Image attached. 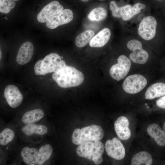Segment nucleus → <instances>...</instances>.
I'll return each instance as SVG.
<instances>
[{"label": "nucleus", "mask_w": 165, "mask_h": 165, "mask_svg": "<svg viewBox=\"0 0 165 165\" xmlns=\"http://www.w3.org/2000/svg\"><path fill=\"white\" fill-rule=\"evenodd\" d=\"M52 152V148L49 144H47L40 147L38 152L37 164H43L50 157Z\"/></svg>", "instance_id": "23"}, {"label": "nucleus", "mask_w": 165, "mask_h": 165, "mask_svg": "<svg viewBox=\"0 0 165 165\" xmlns=\"http://www.w3.org/2000/svg\"><path fill=\"white\" fill-rule=\"evenodd\" d=\"M73 13L71 10L65 9L51 17L46 22V26L50 29H55L60 25L71 22L73 19Z\"/></svg>", "instance_id": "11"}, {"label": "nucleus", "mask_w": 165, "mask_h": 165, "mask_svg": "<svg viewBox=\"0 0 165 165\" xmlns=\"http://www.w3.org/2000/svg\"><path fill=\"white\" fill-rule=\"evenodd\" d=\"M147 132L158 145L162 146L165 145V132L156 123L150 124L147 128Z\"/></svg>", "instance_id": "16"}, {"label": "nucleus", "mask_w": 165, "mask_h": 165, "mask_svg": "<svg viewBox=\"0 0 165 165\" xmlns=\"http://www.w3.org/2000/svg\"><path fill=\"white\" fill-rule=\"evenodd\" d=\"M64 7L57 1H53L45 6L37 16L38 21L41 23L46 22L53 16L63 10Z\"/></svg>", "instance_id": "10"}, {"label": "nucleus", "mask_w": 165, "mask_h": 165, "mask_svg": "<svg viewBox=\"0 0 165 165\" xmlns=\"http://www.w3.org/2000/svg\"><path fill=\"white\" fill-rule=\"evenodd\" d=\"M52 78L59 86L64 88L79 86L84 79L81 72L73 67L66 65L54 73Z\"/></svg>", "instance_id": "1"}, {"label": "nucleus", "mask_w": 165, "mask_h": 165, "mask_svg": "<svg viewBox=\"0 0 165 165\" xmlns=\"http://www.w3.org/2000/svg\"><path fill=\"white\" fill-rule=\"evenodd\" d=\"M13 0L14 1H18L19 0Z\"/></svg>", "instance_id": "33"}, {"label": "nucleus", "mask_w": 165, "mask_h": 165, "mask_svg": "<svg viewBox=\"0 0 165 165\" xmlns=\"http://www.w3.org/2000/svg\"><path fill=\"white\" fill-rule=\"evenodd\" d=\"M157 22L152 16L145 17L140 23L138 30L139 35L146 40L153 38L156 35Z\"/></svg>", "instance_id": "8"}, {"label": "nucleus", "mask_w": 165, "mask_h": 165, "mask_svg": "<svg viewBox=\"0 0 165 165\" xmlns=\"http://www.w3.org/2000/svg\"><path fill=\"white\" fill-rule=\"evenodd\" d=\"M163 130L165 132V122L163 124Z\"/></svg>", "instance_id": "30"}, {"label": "nucleus", "mask_w": 165, "mask_h": 165, "mask_svg": "<svg viewBox=\"0 0 165 165\" xmlns=\"http://www.w3.org/2000/svg\"><path fill=\"white\" fill-rule=\"evenodd\" d=\"M117 63L112 65L109 70L112 78L119 81L123 79L128 73L131 66L130 59L124 55L120 56L117 59Z\"/></svg>", "instance_id": "5"}, {"label": "nucleus", "mask_w": 165, "mask_h": 165, "mask_svg": "<svg viewBox=\"0 0 165 165\" xmlns=\"http://www.w3.org/2000/svg\"><path fill=\"white\" fill-rule=\"evenodd\" d=\"M152 163V158L150 154L147 152H140L133 157L132 165H151Z\"/></svg>", "instance_id": "19"}, {"label": "nucleus", "mask_w": 165, "mask_h": 165, "mask_svg": "<svg viewBox=\"0 0 165 165\" xmlns=\"http://www.w3.org/2000/svg\"><path fill=\"white\" fill-rule=\"evenodd\" d=\"M165 95V83L157 82L150 86L145 94L146 99L152 100Z\"/></svg>", "instance_id": "17"}, {"label": "nucleus", "mask_w": 165, "mask_h": 165, "mask_svg": "<svg viewBox=\"0 0 165 165\" xmlns=\"http://www.w3.org/2000/svg\"><path fill=\"white\" fill-rule=\"evenodd\" d=\"M105 147L107 154L116 160L123 159L125 156V150L123 144L117 138L114 137L108 140Z\"/></svg>", "instance_id": "9"}, {"label": "nucleus", "mask_w": 165, "mask_h": 165, "mask_svg": "<svg viewBox=\"0 0 165 165\" xmlns=\"http://www.w3.org/2000/svg\"><path fill=\"white\" fill-rule=\"evenodd\" d=\"M15 136L14 131L12 130L6 128L0 133V144L4 145L11 142Z\"/></svg>", "instance_id": "27"}, {"label": "nucleus", "mask_w": 165, "mask_h": 165, "mask_svg": "<svg viewBox=\"0 0 165 165\" xmlns=\"http://www.w3.org/2000/svg\"><path fill=\"white\" fill-rule=\"evenodd\" d=\"M44 115V112L41 109H35L25 112L22 117V120L25 124L32 123L41 119Z\"/></svg>", "instance_id": "20"}, {"label": "nucleus", "mask_w": 165, "mask_h": 165, "mask_svg": "<svg viewBox=\"0 0 165 165\" xmlns=\"http://www.w3.org/2000/svg\"><path fill=\"white\" fill-rule=\"evenodd\" d=\"M4 96L9 106L12 108H16L21 103L23 96L16 86L9 85L5 88Z\"/></svg>", "instance_id": "12"}, {"label": "nucleus", "mask_w": 165, "mask_h": 165, "mask_svg": "<svg viewBox=\"0 0 165 165\" xmlns=\"http://www.w3.org/2000/svg\"><path fill=\"white\" fill-rule=\"evenodd\" d=\"M1 50H0V59H1V56H2V53H1Z\"/></svg>", "instance_id": "32"}, {"label": "nucleus", "mask_w": 165, "mask_h": 165, "mask_svg": "<svg viewBox=\"0 0 165 165\" xmlns=\"http://www.w3.org/2000/svg\"><path fill=\"white\" fill-rule=\"evenodd\" d=\"M94 35V32L91 30H87L80 33L75 39L76 46L79 48L85 46L90 42Z\"/></svg>", "instance_id": "22"}, {"label": "nucleus", "mask_w": 165, "mask_h": 165, "mask_svg": "<svg viewBox=\"0 0 165 165\" xmlns=\"http://www.w3.org/2000/svg\"><path fill=\"white\" fill-rule=\"evenodd\" d=\"M145 7L146 6L144 4L140 3H136L122 17V19L124 21L130 20L134 16L139 13L141 9H144Z\"/></svg>", "instance_id": "26"}, {"label": "nucleus", "mask_w": 165, "mask_h": 165, "mask_svg": "<svg viewBox=\"0 0 165 165\" xmlns=\"http://www.w3.org/2000/svg\"><path fill=\"white\" fill-rule=\"evenodd\" d=\"M79 145L76 150L78 156L92 161L96 165L102 162L104 146L101 142L99 141H89Z\"/></svg>", "instance_id": "3"}, {"label": "nucleus", "mask_w": 165, "mask_h": 165, "mask_svg": "<svg viewBox=\"0 0 165 165\" xmlns=\"http://www.w3.org/2000/svg\"><path fill=\"white\" fill-rule=\"evenodd\" d=\"M15 1L13 0H0V12L6 14L16 6Z\"/></svg>", "instance_id": "28"}, {"label": "nucleus", "mask_w": 165, "mask_h": 165, "mask_svg": "<svg viewBox=\"0 0 165 165\" xmlns=\"http://www.w3.org/2000/svg\"><path fill=\"white\" fill-rule=\"evenodd\" d=\"M81 0L84 2H86L88 1L89 0Z\"/></svg>", "instance_id": "31"}, {"label": "nucleus", "mask_w": 165, "mask_h": 165, "mask_svg": "<svg viewBox=\"0 0 165 165\" xmlns=\"http://www.w3.org/2000/svg\"><path fill=\"white\" fill-rule=\"evenodd\" d=\"M156 0L160 1H162V0Z\"/></svg>", "instance_id": "34"}, {"label": "nucleus", "mask_w": 165, "mask_h": 165, "mask_svg": "<svg viewBox=\"0 0 165 165\" xmlns=\"http://www.w3.org/2000/svg\"><path fill=\"white\" fill-rule=\"evenodd\" d=\"M61 57L55 53L46 56L43 60L37 61L34 66V70L36 75H44L56 72L66 66L65 62Z\"/></svg>", "instance_id": "2"}, {"label": "nucleus", "mask_w": 165, "mask_h": 165, "mask_svg": "<svg viewBox=\"0 0 165 165\" xmlns=\"http://www.w3.org/2000/svg\"><path fill=\"white\" fill-rule=\"evenodd\" d=\"M22 130L23 132L27 136H30L33 134L43 135L48 131V129L46 126L31 123L25 125L23 127Z\"/></svg>", "instance_id": "21"}, {"label": "nucleus", "mask_w": 165, "mask_h": 165, "mask_svg": "<svg viewBox=\"0 0 165 165\" xmlns=\"http://www.w3.org/2000/svg\"><path fill=\"white\" fill-rule=\"evenodd\" d=\"M38 152L37 149L26 147L23 148L21 155L24 162L29 165H36L38 163Z\"/></svg>", "instance_id": "18"}, {"label": "nucleus", "mask_w": 165, "mask_h": 165, "mask_svg": "<svg viewBox=\"0 0 165 165\" xmlns=\"http://www.w3.org/2000/svg\"><path fill=\"white\" fill-rule=\"evenodd\" d=\"M104 135V130L101 126L93 125L75 130L72 140L74 144L79 145L84 142L99 141L103 138Z\"/></svg>", "instance_id": "4"}, {"label": "nucleus", "mask_w": 165, "mask_h": 165, "mask_svg": "<svg viewBox=\"0 0 165 165\" xmlns=\"http://www.w3.org/2000/svg\"><path fill=\"white\" fill-rule=\"evenodd\" d=\"M128 48L132 51L129 56L130 58L133 62L143 64L147 61L148 54L142 48V44L139 41L133 39L129 41L127 44Z\"/></svg>", "instance_id": "7"}, {"label": "nucleus", "mask_w": 165, "mask_h": 165, "mask_svg": "<svg viewBox=\"0 0 165 165\" xmlns=\"http://www.w3.org/2000/svg\"><path fill=\"white\" fill-rule=\"evenodd\" d=\"M111 31L108 28H105L94 36L89 42L92 47H101L108 42L111 36Z\"/></svg>", "instance_id": "15"}, {"label": "nucleus", "mask_w": 165, "mask_h": 165, "mask_svg": "<svg viewBox=\"0 0 165 165\" xmlns=\"http://www.w3.org/2000/svg\"><path fill=\"white\" fill-rule=\"evenodd\" d=\"M34 52V46L31 42L27 41L24 43L20 48L16 57L17 62L24 65L31 59Z\"/></svg>", "instance_id": "14"}, {"label": "nucleus", "mask_w": 165, "mask_h": 165, "mask_svg": "<svg viewBox=\"0 0 165 165\" xmlns=\"http://www.w3.org/2000/svg\"><path fill=\"white\" fill-rule=\"evenodd\" d=\"M131 8V6L129 5L119 7L114 1H111L109 3V8L112 12V14L115 17H123Z\"/></svg>", "instance_id": "24"}, {"label": "nucleus", "mask_w": 165, "mask_h": 165, "mask_svg": "<svg viewBox=\"0 0 165 165\" xmlns=\"http://www.w3.org/2000/svg\"><path fill=\"white\" fill-rule=\"evenodd\" d=\"M114 129L118 138L122 140L129 139L131 133L129 128V122L127 118L124 116L119 117L114 124Z\"/></svg>", "instance_id": "13"}, {"label": "nucleus", "mask_w": 165, "mask_h": 165, "mask_svg": "<svg viewBox=\"0 0 165 165\" xmlns=\"http://www.w3.org/2000/svg\"><path fill=\"white\" fill-rule=\"evenodd\" d=\"M156 104L158 107L165 109V96L159 99L156 101Z\"/></svg>", "instance_id": "29"}, {"label": "nucleus", "mask_w": 165, "mask_h": 165, "mask_svg": "<svg viewBox=\"0 0 165 165\" xmlns=\"http://www.w3.org/2000/svg\"><path fill=\"white\" fill-rule=\"evenodd\" d=\"M107 13L104 8L97 7L93 9L89 14L88 18L92 21H100L104 20L106 17Z\"/></svg>", "instance_id": "25"}, {"label": "nucleus", "mask_w": 165, "mask_h": 165, "mask_svg": "<svg viewBox=\"0 0 165 165\" xmlns=\"http://www.w3.org/2000/svg\"><path fill=\"white\" fill-rule=\"evenodd\" d=\"M147 84V80L144 76L139 74H134L126 78L123 82L122 87L126 93L135 94L141 91Z\"/></svg>", "instance_id": "6"}]
</instances>
